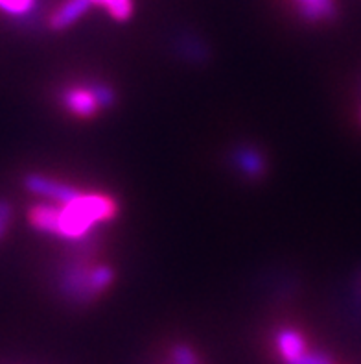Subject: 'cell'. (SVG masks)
<instances>
[{"instance_id":"9a60e30c","label":"cell","mask_w":361,"mask_h":364,"mask_svg":"<svg viewBox=\"0 0 361 364\" xmlns=\"http://www.w3.org/2000/svg\"><path fill=\"white\" fill-rule=\"evenodd\" d=\"M11 218H13V209H11L9 202L0 200V239L6 235V231L11 224Z\"/></svg>"},{"instance_id":"30bf717a","label":"cell","mask_w":361,"mask_h":364,"mask_svg":"<svg viewBox=\"0 0 361 364\" xmlns=\"http://www.w3.org/2000/svg\"><path fill=\"white\" fill-rule=\"evenodd\" d=\"M92 4H98L101 8H106L109 11V15L120 23L128 21L133 15V9H135V4L133 0H91Z\"/></svg>"},{"instance_id":"7c38bea8","label":"cell","mask_w":361,"mask_h":364,"mask_svg":"<svg viewBox=\"0 0 361 364\" xmlns=\"http://www.w3.org/2000/svg\"><path fill=\"white\" fill-rule=\"evenodd\" d=\"M89 83H91V89L92 92H94V97H96L100 109H109V107L115 106V102H116L115 89L104 82H89Z\"/></svg>"},{"instance_id":"3957f363","label":"cell","mask_w":361,"mask_h":364,"mask_svg":"<svg viewBox=\"0 0 361 364\" xmlns=\"http://www.w3.org/2000/svg\"><path fill=\"white\" fill-rule=\"evenodd\" d=\"M23 187L28 193L41 196V198L48 200L52 203H57V205H65V203L72 202L74 198H78L79 194H82V191L72 187V185L52 180V178H46L43 174H26L23 180Z\"/></svg>"},{"instance_id":"277c9868","label":"cell","mask_w":361,"mask_h":364,"mask_svg":"<svg viewBox=\"0 0 361 364\" xmlns=\"http://www.w3.org/2000/svg\"><path fill=\"white\" fill-rule=\"evenodd\" d=\"M60 100L63 107L74 117L79 119H91L100 109L96 97L91 89V83H79V85H70L65 87L60 95Z\"/></svg>"},{"instance_id":"9c48e42d","label":"cell","mask_w":361,"mask_h":364,"mask_svg":"<svg viewBox=\"0 0 361 364\" xmlns=\"http://www.w3.org/2000/svg\"><path fill=\"white\" fill-rule=\"evenodd\" d=\"M297 4V11L308 23L330 21L338 15V6L334 0H293Z\"/></svg>"},{"instance_id":"8992f818","label":"cell","mask_w":361,"mask_h":364,"mask_svg":"<svg viewBox=\"0 0 361 364\" xmlns=\"http://www.w3.org/2000/svg\"><path fill=\"white\" fill-rule=\"evenodd\" d=\"M91 6V0H67V2H63V4L52 14L48 24H50V28L55 30V32L67 30V28L72 26L74 23H78L79 18L87 14Z\"/></svg>"},{"instance_id":"4fadbf2b","label":"cell","mask_w":361,"mask_h":364,"mask_svg":"<svg viewBox=\"0 0 361 364\" xmlns=\"http://www.w3.org/2000/svg\"><path fill=\"white\" fill-rule=\"evenodd\" d=\"M170 360H172V364H199L197 355L194 353L192 348L184 346V344H177V346L172 350Z\"/></svg>"},{"instance_id":"6da1fadb","label":"cell","mask_w":361,"mask_h":364,"mask_svg":"<svg viewBox=\"0 0 361 364\" xmlns=\"http://www.w3.org/2000/svg\"><path fill=\"white\" fill-rule=\"evenodd\" d=\"M116 213H118V205L107 194L82 193L72 202L60 205L55 237L78 242L85 239L98 224L115 218Z\"/></svg>"},{"instance_id":"8fae6325","label":"cell","mask_w":361,"mask_h":364,"mask_svg":"<svg viewBox=\"0 0 361 364\" xmlns=\"http://www.w3.org/2000/svg\"><path fill=\"white\" fill-rule=\"evenodd\" d=\"M37 8V0H0V11L11 17H26Z\"/></svg>"},{"instance_id":"ba28073f","label":"cell","mask_w":361,"mask_h":364,"mask_svg":"<svg viewBox=\"0 0 361 364\" xmlns=\"http://www.w3.org/2000/svg\"><path fill=\"white\" fill-rule=\"evenodd\" d=\"M274 346H277V351L279 355L282 357L284 364L291 363L297 357H301L302 353H306V338L302 337L301 333L295 331V329H280L277 335H274Z\"/></svg>"},{"instance_id":"2e32d148","label":"cell","mask_w":361,"mask_h":364,"mask_svg":"<svg viewBox=\"0 0 361 364\" xmlns=\"http://www.w3.org/2000/svg\"><path fill=\"white\" fill-rule=\"evenodd\" d=\"M360 119H361V113H360Z\"/></svg>"},{"instance_id":"5b68a950","label":"cell","mask_w":361,"mask_h":364,"mask_svg":"<svg viewBox=\"0 0 361 364\" xmlns=\"http://www.w3.org/2000/svg\"><path fill=\"white\" fill-rule=\"evenodd\" d=\"M231 163L236 171L249 180H258L267 172V161L264 154L251 144L236 146L231 154Z\"/></svg>"},{"instance_id":"7a4b0ae2","label":"cell","mask_w":361,"mask_h":364,"mask_svg":"<svg viewBox=\"0 0 361 364\" xmlns=\"http://www.w3.org/2000/svg\"><path fill=\"white\" fill-rule=\"evenodd\" d=\"M115 282V272L109 264L70 263L60 274V291L74 304H89Z\"/></svg>"},{"instance_id":"52a82bcc","label":"cell","mask_w":361,"mask_h":364,"mask_svg":"<svg viewBox=\"0 0 361 364\" xmlns=\"http://www.w3.org/2000/svg\"><path fill=\"white\" fill-rule=\"evenodd\" d=\"M57 218H60V205L52 202L37 203L28 211V222L32 224V228H35L41 233H46V235L55 237V233H57Z\"/></svg>"},{"instance_id":"5bb4252c","label":"cell","mask_w":361,"mask_h":364,"mask_svg":"<svg viewBox=\"0 0 361 364\" xmlns=\"http://www.w3.org/2000/svg\"><path fill=\"white\" fill-rule=\"evenodd\" d=\"M286 364H334V363L330 360L328 355L321 353V351H306V353H302V355L297 357L295 360Z\"/></svg>"}]
</instances>
